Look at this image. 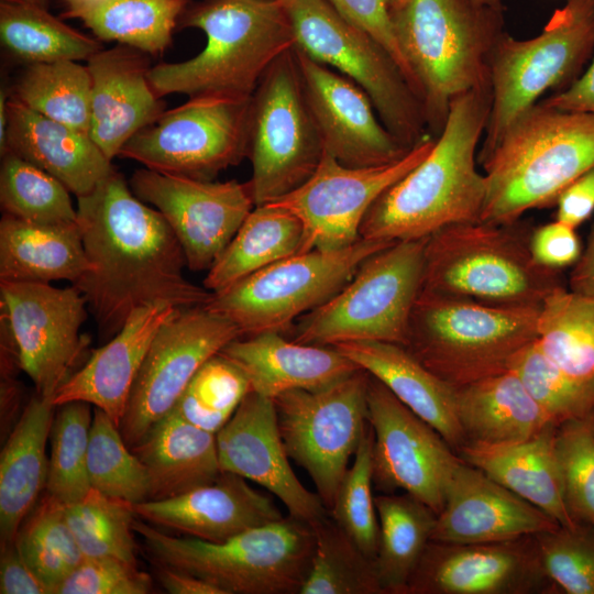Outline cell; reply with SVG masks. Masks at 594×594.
<instances>
[{
    "instance_id": "obj_1",
    "label": "cell",
    "mask_w": 594,
    "mask_h": 594,
    "mask_svg": "<svg viewBox=\"0 0 594 594\" xmlns=\"http://www.w3.org/2000/svg\"><path fill=\"white\" fill-rule=\"evenodd\" d=\"M78 224L90 270L75 284L99 333L112 338L136 309L165 304L207 306L213 293L184 274L183 248L155 208L139 199L114 169L77 197Z\"/></svg>"
},
{
    "instance_id": "obj_2",
    "label": "cell",
    "mask_w": 594,
    "mask_h": 594,
    "mask_svg": "<svg viewBox=\"0 0 594 594\" xmlns=\"http://www.w3.org/2000/svg\"><path fill=\"white\" fill-rule=\"evenodd\" d=\"M491 102V87L452 100L432 150L375 200L361 224V238L418 240L451 224L481 221L486 182L476 167V148Z\"/></svg>"
},
{
    "instance_id": "obj_3",
    "label": "cell",
    "mask_w": 594,
    "mask_h": 594,
    "mask_svg": "<svg viewBox=\"0 0 594 594\" xmlns=\"http://www.w3.org/2000/svg\"><path fill=\"white\" fill-rule=\"evenodd\" d=\"M391 19L427 129L438 138L454 98L491 87L490 56L504 32L503 10L474 0H394Z\"/></svg>"
},
{
    "instance_id": "obj_4",
    "label": "cell",
    "mask_w": 594,
    "mask_h": 594,
    "mask_svg": "<svg viewBox=\"0 0 594 594\" xmlns=\"http://www.w3.org/2000/svg\"><path fill=\"white\" fill-rule=\"evenodd\" d=\"M178 23L202 31L206 45L187 61L150 68L160 97L251 98L272 63L295 46L279 0H206L185 9Z\"/></svg>"
},
{
    "instance_id": "obj_5",
    "label": "cell",
    "mask_w": 594,
    "mask_h": 594,
    "mask_svg": "<svg viewBox=\"0 0 594 594\" xmlns=\"http://www.w3.org/2000/svg\"><path fill=\"white\" fill-rule=\"evenodd\" d=\"M477 163L486 182L481 221H517L530 209L556 205L572 182L594 167V114L539 101Z\"/></svg>"
},
{
    "instance_id": "obj_6",
    "label": "cell",
    "mask_w": 594,
    "mask_h": 594,
    "mask_svg": "<svg viewBox=\"0 0 594 594\" xmlns=\"http://www.w3.org/2000/svg\"><path fill=\"white\" fill-rule=\"evenodd\" d=\"M540 306L493 305L420 290L405 348L454 388L510 370L538 338Z\"/></svg>"
},
{
    "instance_id": "obj_7",
    "label": "cell",
    "mask_w": 594,
    "mask_h": 594,
    "mask_svg": "<svg viewBox=\"0 0 594 594\" xmlns=\"http://www.w3.org/2000/svg\"><path fill=\"white\" fill-rule=\"evenodd\" d=\"M532 230L519 219L455 223L436 231L426 242L421 290L493 305L541 306L565 285L561 270L534 260Z\"/></svg>"
},
{
    "instance_id": "obj_8",
    "label": "cell",
    "mask_w": 594,
    "mask_h": 594,
    "mask_svg": "<svg viewBox=\"0 0 594 594\" xmlns=\"http://www.w3.org/2000/svg\"><path fill=\"white\" fill-rule=\"evenodd\" d=\"M133 529L155 565L193 574L222 594H299L314 552L310 524L290 515L218 543L172 537L142 520Z\"/></svg>"
},
{
    "instance_id": "obj_9",
    "label": "cell",
    "mask_w": 594,
    "mask_h": 594,
    "mask_svg": "<svg viewBox=\"0 0 594 594\" xmlns=\"http://www.w3.org/2000/svg\"><path fill=\"white\" fill-rule=\"evenodd\" d=\"M427 239L396 241L365 258L337 295L296 321L293 340L322 346L352 341L405 346L422 287Z\"/></svg>"
},
{
    "instance_id": "obj_10",
    "label": "cell",
    "mask_w": 594,
    "mask_h": 594,
    "mask_svg": "<svg viewBox=\"0 0 594 594\" xmlns=\"http://www.w3.org/2000/svg\"><path fill=\"white\" fill-rule=\"evenodd\" d=\"M593 52L594 0H566L532 38L503 32L490 56L492 102L477 161L544 92L570 86Z\"/></svg>"
},
{
    "instance_id": "obj_11",
    "label": "cell",
    "mask_w": 594,
    "mask_h": 594,
    "mask_svg": "<svg viewBox=\"0 0 594 594\" xmlns=\"http://www.w3.org/2000/svg\"><path fill=\"white\" fill-rule=\"evenodd\" d=\"M279 2L289 19L295 46L359 85L383 124L405 147L413 148L430 134L420 100L381 43L344 19L327 0Z\"/></svg>"
},
{
    "instance_id": "obj_12",
    "label": "cell",
    "mask_w": 594,
    "mask_h": 594,
    "mask_svg": "<svg viewBox=\"0 0 594 594\" xmlns=\"http://www.w3.org/2000/svg\"><path fill=\"white\" fill-rule=\"evenodd\" d=\"M394 242L361 238L340 250L294 254L213 293L206 307L232 321L242 337L282 333L337 295L365 258Z\"/></svg>"
},
{
    "instance_id": "obj_13",
    "label": "cell",
    "mask_w": 594,
    "mask_h": 594,
    "mask_svg": "<svg viewBox=\"0 0 594 594\" xmlns=\"http://www.w3.org/2000/svg\"><path fill=\"white\" fill-rule=\"evenodd\" d=\"M323 154L293 47L267 68L251 100L248 157L255 206L273 202L301 186Z\"/></svg>"
},
{
    "instance_id": "obj_14",
    "label": "cell",
    "mask_w": 594,
    "mask_h": 594,
    "mask_svg": "<svg viewBox=\"0 0 594 594\" xmlns=\"http://www.w3.org/2000/svg\"><path fill=\"white\" fill-rule=\"evenodd\" d=\"M369 381L360 367L323 388L273 399L287 454L308 473L328 512L369 424Z\"/></svg>"
},
{
    "instance_id": "obj_15",
    "label": "cell",
    "mask_w": 594,
    "mask_h": 594,
    "mask_svg": "<svg viewBox=\"0 0 594 594\" xmlns=\"http://www.w3.org/2000/svg\"><path fill=\"white\" fill-rule=\"evenodd\" d=\"M251 100L189 98L134 134L119 156L160 173L213 180L248 157Z\"/></svg>"
},
{
    "instance_id": "obj_16",
    "label": "cell",
    "mask_w": 594,
    "mask_h": 594,
    "mask_svg": "<svg viewBox=\"0 0 594 594\" xmlns=\"http://www.w3.org/2000/svg\"><path fill=\"white\" fill-rule=\"evenodd\" d=\"M242 337L206 306L176 310L157 330L131 391L120 432L130 448L174 407L196 372Z\"/></svg>"
},
{
    "instance_id": "obj_17",
    "label": "cell",
    "mask_w": 594,
    "mask_h": 594,
    "mask_svg": "<svg viewBox=\"0 0 594 594\" xmlns=\"http://www.w3.org/2000/svg\"><path fill=\"white\" fill-rule=\"evenodd\" d=\"M436 139L429 134L400 160L380 166L349 167L324 153L307 182L272 202L290 210L301 221L300 253L340 250L359 241L371 206L430 153Z\"/></svg>"
},
{
    "instance_id": "obj_18",
    "label": "cell",
    "mask_w": 594,
    "mask_h": 594,
    "mask_svg": "<svg viewBox=\"0 0 594 594\" xmlns=\"http://www.w3.org/2000/svg\"><path fill=\"white\" fill-rule=\"evenodd\" d=\"M367 421L373 430V486L382 494L402 492L437 515L459 454L425 420L370 375Z\"/></svg>"
},
{
    "instance_id": "obj_19",
    "label": "cell",
    "mask_w": 594,
    "mask_h": 594,
    "mask_svg": "<svg viewBox=\"0 0 594 594\" xmlns=\"http://www.w3.org/2000/svg\"><path fill=\"white\" fill-rule=\"evenodd\" d=\"M0 310L15 340L21 370L38 396L53 398L89 344L80 334L89 312L84 296L73 285L0 282Z\"/></svg>"
},
{
    "instance_id": "obj_20",
    "label": "cell",
    "mask_w": 594,
    "mask_h": 594,
    "mask_svg": "<svg viewBox=\"0 0 594 594\" xmlns=\"http://www.w3.org/2000/svg\"><path fill=\"white\" fill-rule=\"evenodd\" d=\"M130 187L167 221L193 272L211 267L255 207L250 183L235 179L201 180L144 167L133 173Z\"/></svg>"
},
{
    "instance_id": "obj_21",
    "label": "cell",
    "mask_w": 594,
    "mask_h": 594,
    "mask_svg": "<svg viewBox=\"0 0 594 594\" xmlns=\"http://www.w3.org/2000/svg\"><path fill=\"white\" fill-rule=\"evenodd\" d=\"M534 536L484 543L430 540L407 594L553 592Z\"/></svg>"
},
{
    "instance_id": "obj_22",
    "label": "cell",
    "mask_w": 594,
    "mask_h": 594,
    "mask_svg": "<svg viewBox=\"0 0 594 594\" xmlns=\"http://www.w3.org/2000/svg\"><path fill=\"white\" fill-rule=\"evenodd\" d=\"M294 50L324 153L349 167H371L396 162L411 150L383 124L359 85Z\"/></svg>"
},
{
    "instance_id": "obj_23",
    "label": "cell",
    "mask_w": 594,
    "mask_h": 594,
    "mask_svg": "<svg viewBox=\"0 0 594 594\" xmlns=\"http://www.w3.org/2000/svg\"><path fill=\"white\" fill-rule=\"evenodd\" d=\"M216 439L222 472L261 485L295 518L312 522L329 514L290 466L272 398L251 391Z\"/></svg>"
},
{
    "instance_id": "obj_24",
    "label": "cell",
    "mask_w": 594,
    "mask_h": 594,
    "mask_svg": "<svg viewBox=\"0 0 594 594\" xmlns=\"http://www.w3.org/2000/svg\"><path fill=\"white\" fill-rule=\"evenodd\" d=\"M559 526L544 512L461 460L448 484L431 540L497 542L550 531Z\"/></svg>"
},
{
    "instance_id": "obj_25",
    "label": "cell",
    "mask_w": 594,
    "mask_h": 594,
    "mask_svg": "<svg viewBox=\"0 0 594 594\" xmlns=\"http://www.w3.org/2000/svg\"><path fill=\"white\" fill-rule=\"evenodd\" d=\"M133 510L151 525L217 543L284 517L272 496L229 472L184 494L133 504Z\"/></svg>"
},
{
    "instance_id": "obj_26",
    "label": "cell",
    "mask_w": 594,
    "mask_h": 594,
    "mask_svg": "<svg viewBox=\"0 0 594 594\" xmlns=\"http://www.w3.org/2000/svg\"><path fill=\"white\" fill-rule=\"evenodd\" d=\"M91 78L89 136L109 158L154 122L164 103L148 80L145 53L119 45L101 48L87 61Z\"/></svg>"
},
{
    "instance_id": "obj_27",
    "label": "cell",
    "mask_w": 594,
    "mask_h": 594,
    "mask_svg": "<svg viewBox=\"0 0 594 594\" xmlns=\"http://www.w3.org/2000/svg\"><path fill=\"white\" fill-rule=\"evenodd\" d=\"M176 310L169 305L155 304L132 312L120 331L95 350L84 366L57 389L53 405L85 402L120 426L152 340Z\"/></svg>"
},
{
    "instance_id": "obj_28",
    "label": "cell",
    "mask_w": 594,
    "mask_h": 594,
    "mask_svg": "<svg viewBox=\"0 0 594 594\" xmlns=\"http://www.w3.org/2000/svg\"><path fill=\"white\" fill-rule=\"evenodd\" d=\"M220 353L245 373L252 392L272 399L288 391L323 388L360 369L332 345L288 341L279 332L240 337Z\"/></svg>"
},
{
    "instance_id": "obj_29",
    "label": "cell",
    "mask_w": 594,
    "mask_h": 594,
    "mask_svg": "<svg viewBox=\"0 0 594 594\" xmlns=\"http://www.w3.org/2000/svg\"><path fill=\"white\" fill-rule=\"evenodd\" d=\"M1 155L11 152L54 176L76 197L90 193L114 168L89 134L8 100Z\"/></svg>"
},
{
    "instance_id": "obj_30",
    "label": "cell",
    "mask_w": 594,
    "mask_h": 594,
    "mask_svg": "<svg viewBox=\"0 0 594 594\" xmlns=\"http://www.w3.org/2000/svg\"><path fill=\"white\" fill-rule=\"evenodd\" d=\"M332 346L382 382L457 453L466 444L457 415L455 388L428 370L405 346L381 341H352Z\"/></svg>"
},
{
    "instance_id": "obj_31",
    "label": "cell",
    "mask_w": 594,
    "mask_h": 594,
    "mask_svg": "<svg viewBox=\"0 0 594 594\" xmlns=\"http://www.w3.org/2000/svg\"><path fill=\"white\" fill-rule=\"evenodd\" d=\"M558 426L549 424L532 438L510 444L468 443L458 452L466 463L535 505L562 527L578 524L563 494L556 452Z\"/></svg>"
},
{
    "instance_id": "obj_32",
    "label": "cell",
    "mask_w": 594,
    "mask_h": 594,
    "mask_svg": "<svg viewBox=\"0 0 594 594\" xmlns=\"http://www.w3.org/2000/svg\"><path fill=\"white\" fill-rule=\"evenodd\" d=\"M55 406L36 393L24 407L0 455V539L15 540L46 485L50 440Z\"/></svg>"
},
{
    "instance_id": "obj_33",
    "label": "cell",
    "mask_w": 594,
    "mask_h": 594,
    "mask_svg": "<svg viewBox=\"0 0 594 594\" xmlns=\"http://www.w3.org/2000/svg\"><path fill=\"white\" fill-rule=\"evenodd\" d=\"M132 451L150 476L148 499L174 497L219 479L216 435L170 410L161 418Z\"/></svg>"
},
{
    "instance_id": "obj_34",
    "label": "cell",
    "mask_w": 594,
    "mask_h": 594,
    "mask_svg": "<svg viewBox=\"0 0 594 594\" xmlns=\"http://www.w3.org/2000/svg\"><path fill=\"white\" fill-rule=\"evenodd\" d=\"M455 406L466 444L517 443L553 424L512 370L455 388Z\"/></svg>"
},
{
    "instance_id": "obj_35",
    "label": "cell",
    "mask_w": 594,
    "mask_h": 594,
    "mask_svg": "<svg viewBox=\"0 0 594 594\" xmlns=\"http://www.w3.org/2000/svg\"><path fill=\"white\" fill-rule=\"evenodd\" d=\"M91 265L78 224L31 223L4 215L0 221V282H78Z\"/></svg>"
},
{
    "instance_id": "obj_36",
    "label": "cell",
    "mask_w": 594,
    "mask_h": 594,
    "mask_svg": "<svg viewBox=\"0 0 594 594\" xmlns=\"http://www.w3.org/2000/svg\"><path fill=\"white\" fill-rule=\"evenodd\" d=\"M304 228L290 210L275 205L255 206L204 279L211 293L280 260L300 253Z\"/></svg>"
},
{
    "instance_id": "obj_37",
    "label": "cell",
    "mask_w": 594,
    "mask_h": 594,
    "mask_svg": "<svg viewBox=\"0 0 594 594\" xmlns=\"http://www.w3.org/2000/svg\"><path fill=\"white\" fill-rule=\"evenodd\" d=\"M64 6L62 16L80 20L98 40L156 55L169 46L186 0H64Z\"/></svg>"
},
{
    "instance_id": "obj_38",
    "label": "cell",
    "mask_w": 594,
    "mask_h": 594,
    "mask_svg": "<svg viewBox=\"0 0 594 594\" xmlns=\"http://www.w3.org/2000/svg\"><path fill=\"white\" fill-rule=\"evenodd\" d=\"M380 525L375 566L384 594H407L409 581L431 540L437 514L413 496H375Z\"/></svg>"
},
{
    "instance_id": "obj_39",
    "label": "cell",
    "mask_w": 594,
    "mask_h": 594,
    "mask_svg": "<svg viewBox=\"0 0 594 594\" xmlns=\"http://www.w3.org/2000/svg\"><path fill=\"white\" fill-rule=\"evenodd\" d=\"M537 329L536 342L551 362L573 378L594 380V297L554 289L540 306Z\"/></svg>"
},
{
    "instance_id": "obj_40",
    "label": "cell",
    "mask_w": 594,
    "mask_h": 594,
    "mask_svg": "<svg viewBox=\"0 0 594 594\" xmlns=\"http://www.w3.org/2000/svg\"><path fill=\"white\" fill-rule=\"evenodd\" d=\"M0 38L12 55L30 64L88 61L102 48L98 40L64 23L45 7L4 1L0 3Z\"/></svg>"
},
{
    "instance_id": "obj_41",
    "label": "cell",
    "mask_w": 594,
    "mask_h": 594,
    "mask_svg": "<svg viewBox=\"0 0 594 594\" xmlns=\"http://www.w3.org/2000/svg\"><path fill=\"white\" fill-rule=\"evenodd\" d=\"M309 524L314 552L299 594H384L374 559L329 514Z\"/></svg>"
},
{
    "instance_id": "obj_42",
    "label": "cell",
    "mask_w": 594,
    "mask_h": 594,
    "mask_svg": "<svg viewBox=\"0 0 594 594\" xmlns=\"http://www.w3.org/2000/svg\"><path fill=\"white\" fill-rule=\"evenodd\" d=\"M12 97L50 119L89 134L91 78L87 65L76 61L30 64Z\"/></svg>"
},
{
    "instance_id": "obj_43",
    "label": "cell",
    "mask_w": 594,
    "mask_h": 594,
    "mask_svg": "<svg viewBox=\"0 0 594 594\" xmlns=\"http://www.w3.org/2000/svg\"><path fill=\"white\" fill-rule=\"evenodd\" d=\"M70 191L54 176L6 152L0 168V204L4 215L48 226L78 221Z\"/></svg>"
},
{
    "instance_id": "obj_44",
    "label": "cell",
    "mask_w": 594,
    "mask_h": 594,
    "mask_svg": "<svg viewBox=\"0 0 594 594\" xmlns=\"http://www.w3.org/2000/svg\"><path fill=\"white\" fill-rule=\"evenodd\" d=\"M16 547L50 594L85 558L65 516V504L46 494L22 522Z\"/></svg>"
},
{
    "instance_id": "obj_45",
    "label": "cell",
    "mask_w": 594,
    "mask_h": 594,
    "mask_svg": "<svg viewBox=\"0 0 594 594\" xmlns=\"http://www.w3.org/2000/svg\"><path fill=\"white\" fill-rule=\"evenodd\" d=\"M90 487L132 504L147 501L151 482L146 468L123 439L119 426L94 407L87 452Z\"/></svg>"
},
{
    "instance_id": "obj_46",
    "label": "cell",
    "mask_w": 594,
    "mask_h": 594,
    "mask_svg": "<svg viewBox=\"0 0 594 594\" xmlns=\"http://www.w3.org/2000/svg\"><path fill=\"white\" fill-rule=\"evenodd\" d=\"M65 516L84 557L111 556L136 563L132 503L90 488L65 505Z\"/></svg>"
},
{
    "instance_id": "obj_47",
    "label": "cell",
    "mask_w": 594,
    "mask_h": 594,
    "mask_svg": "<svg viewBox=\"0 0 594 594\" xmlns=\"http://www.w3.org/2000/svg\"><path fill=\"white\" fill-rule=\"evenodd\" d=\"M54 415L50 443L46 494L67 505L91 488L87 473V452L94 409L85 402L58 406Z\"/></svg>"
},
{
    "instance_id": "obj_48",
    "label": "cell",
    "mask_w": 594,
    "mask_h": 594,
    "mask_svg": "<svg viewBox=\"0 0 594 594\" xmlns=\"http://www.w3.org/2000/svg\"><path fill=\"white\" fill-rule=\"evenodd\" d=\"M251 392L245 373L221 353L196 372L170 409L186 421L217 433Z\"/></svg>"
},
{
    "instance_id": "obj_49",
    "label": "cell",
    "mask_w": 594,
    "mask_h": 594,
    "mask_svg": "<svg viewBox=\"0 0 594 594\" xmlns=\"http://www.w3.org/2000/svg\"><path fill=\"white\" fill-rule=\"evenodd\" d=\"M510 370L557 426L594 415V380L571 377L542 353L536 341L516 355Z\"/></svg>"
},
{
    "instance_id": "obj_50",
    "label": "cell",
    "mask_w": 594,
    "mask_h": 594,
    "mask_svg": "<svg viewBox=\"0 0 594 594\" xmlns=\"http://www.w3.org/2000/svg\"><path fill=\"white\" fill-rule=\"evenodd\" d=\"M372 453L373 430L367 424L328 513L360 549L375 560L380 525L373 495Z\"/></svg>"
},
{
    "instance_id": "obj_51",
    "label": "cell",
    "mask_w": 594,
    "mask_h": 594,
    "mask_svg": "<svg viewBox=\"0 0 594 594\" xmlns=\"http://www.w3.org/2000/svg\"><path fill=\"white\" fill-rule=\"evenodd\" d=\"M553 590L594 594V525L578 522L535 535Z\"/></svg>"
},
{
    "instance_id": "obj_52",
    "label": "cell",
    "mask_w": 594,
    "mask_h": 594,
    "mask_svg": "<svg viewBox=\"0 0 594 594\" xmlns=\"http://www.w3.org/2000/svg\"><path fill=\"white\" fill-rule=\"evenodd\" d=\"M556 452L571 516L594 525V415L559 425Z\"/></svg>"
},
{
    "instance_id": "obj_53",
    "label": "cell",
    "mask_w": 594,
    "mask_h": 594,
    "mask_svg": "<svg viewBox=\"0 0 594 594\" xmlns=\"http://www.w3.org/2000/svg\"><path fill=\"white\" fill-rule=\"evenodd\" d=\"M152 578L117 557H85L53 594H147Z\"/></svg>"
},
{
    "instance_id": "obj_54",
    "label": "cell",
    "mask_w": 594,
    "mask_h": 594,
    "mask_svg": "<svg viewBox=\"0 0 594 594\" xmlns=\"http://www.w3.org/2000/svg\"><path fill=\"white\" fill-rule=\"evenodd\" d=\"M327 1L344 19L369 33L389 52L417 96L411 74L398 46L392 24L391 9L394 0Z\"/></svg>"
},
{
    "instance_id": "obj_55",
    "label": "cell",
    "mask_w": 594,
    "mask_h": 594,
    "mask_svg": "<svg viewBox=\"0 0 594 594\" xmlns=\"http://www.w3.org/2000/svg\"><path fill=\"white\" fill-rule=\"evenodd\" d=\"M530 251L539 265L562 270L578 262L582 246L574 228L556 220L534 228Z\"/></svg>"
},
{
    "instance_id": "obj_56",
    "label": "cell",
    "mask_w": 594,
    "mask_h": 594,
    "mask_svg": "<svg viewBox=\"0 0 594 594\" xmlns=\"http://www.w3.org/2000/svg\"><path fill=\"white\" fill-rule=\"evenodd\" d=\"M1 594H50L47 586L21 556L15 540L1 544Z\"/></svg>"
},
{
    "instance_id": "obj_57",
    "label": "cell",
    "mask_w": 594,
    "mask_h": 594,
    "mask_svg": "<svg viewBox=\"0 0 594 594\" xmlns=\"http://www.w3.org/2000/svg\"><path fill=\"white\" fill-rule=\"evenodd\" d=\"M556 220L576 228L594 211V167L572 182L557 200Z\"/></svg>"
},
{
    "instance_id": "obj_58",
    "label": "cell",
    "mask_w": 594,
    "mask_h": 594,
    "mask_svg": "<svg viewBox=\"0 0 594 594\" xmlns=\"http://www.w3.org/2000/svg\"><path fill=\"white\" fill-rule=\"evenodd\" d=\"M540 102L559 110L594 114V56L588 68L570 86Z\"/></svg>"
},
{
    "instance_id": "obj_59",
    "label": "cell",
    "mask_w": 594,
    "mask_h": 594,
    "mask_svg": "<svg viewBox=\"0 0 594 594\" xmlns=\"http://www.w3.org/2000/svg\"><path fill=\"white\" fill-rule=\"evenodd\" d=\"M161 585L170 594H222V592L193 574L172 568L155 565Z\"/></svg>"
},
{
    "instance_id": "obj_60",
    "label": "cell",
    "mask_w": 594,
    "mask_h": 594,
    "mask_svg": "<svg viewBox=\"0 0 594 594\" xmlns=\"http://www.w3.org/2000/svg\"><path fill=\"white\" fill-rule=\"evenodd\" d=\"M569 287L572 292L594 297V224L586 248L570 274Z\"/></svg>"
},
{
    "instance_id": "obj_61",
    "label": "cell",
    "mask_w": 594,
    "mask_h": 594,
    "mask_svg": "<svg viewBox=\"0 0 594 594\" xmlns=\"http://www.w3.org/2000/svg\"><path fill=\"white\" fill-rule=\"evenodd\" d=\"M8 92L0 94V151L3 150L8 130Z\"/></svg>"
},
{
    "instance_id": "obj_62",
    "label": "cell",
    "mask_w": 594,
    "mask_h": 594,
    "mask_svg": "<svg viewBox=\"0 0 594 594\" xmlns=\"http://www.w3.org/2000/svg\"><path fill=\"white\" fill-rule=\"evenodd\" d=\"M4 2H14V3H26V4H35L47 8L48 0H1Z\"/></svg>"
},
{
    "instance_id": "obj_63",
    "label": "cell",
    "mask_w": 594,
    "mask_h": 594,
    "mask_svg": "<svg viewBox=\"0 0 594 594\" xmlns=\"http://www.w3.org/2000/svg\"><path fill=\"white\" fill-rule=\"evenodd\" d=\"M474 1L482 6H487L496 10H503L501 0H474Z\"/></svg>"
}]
</instances>
